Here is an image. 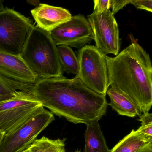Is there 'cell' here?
Wrapping results in <instances>:
<instances>
[{
  "mask_svg": "<svg viewBox=\"0 0 152 152\" xmlns=\"http://www.w3.org/2000/svg\"><path fill=\"white\" fill-rule=\"evenodd\" d=\"M30 92L53 114L75 124L99 121L106 113V96L91 89L75 77L39 79Z\"/></svg>",
  "mask_w": 152,
  "mask_h": 152,
  "instance_id": "1",
  "label": "cell"
},
{
  "mask_svg": "<svg viewBox=\"0 0 152 152\" xmlns=\"http://www.w3.org/2000/svg\"><path fill=\"white\" fill-rule=\"evenodd\" d=\"M110 87L130 99L141 114L152 105V66L149 54L134 40L116 56H105Z\"/></svg>",
  "mask_w": 152,
  "mask_h": 152,
  "instance_id": "2",
  "label": "cell"
},
{
  "mask_svg": "<svg viewBox=\"0 0 152 152\" xmlns=\"http://www.w3.org/2000/svg\"><path fill=\"white\" fill-rule=\"evenodd\" d=\"M20 56L39 79L63 76L56 45L49 32L37 26L31 31Z\"/></svg>",
  "mask_w": 152,
  "mask_h": 152,
  "instance_id": "3",
  "label": "cell"
},
{
  "mask_svg": "<svg viewBox=\"0 0 152 152\" xmlns=\"http://www.w3.org/2000/svg\"><path fill=\"white\" fill-rule=\"evenodd\" d=\"M43 107L31 92L17 91L10 98L0 101V129L10 135Z\"/></svg>",
  "mask_w": 152,
  "mask_h": 152,
  "instance_id": "4",
  "label": "cell"
},
{
  "mask_svg": "<svg viewBox=\"0 0 152 152\" xmlns=\"http://www.w3.org/2000/svg\"><path fill=\"white\" fill-rule=\"evenodd\" d=\"M79 71L75 77L95 92L106 96L109 87L105 56L95 46L85 45L78 53Z\"/></svg>",
  "mask_w": 152,
  "mask_h": 152,
  "instance_id": "5",
  "label": "cell"
},
{
  "mask_svg": "<svg viewBox=\"0 0 152 152\" xmlns=\"http://www.w3.org/2000/svg\"><path fill=\"white\" fill-rule=\"evenodd\" d=\"M34 25L30 18L12 9L0 11V49L19 56Z\"/></svg>",
  "mask_w": 152,
  "mask_h": 152,
  "instance_id": "6",
  "label": "cell"
},
{
  "mask_svg": "<svg viewBox=\"0 0 152 152\" xmlns=\"http://www.w3.org/2000/svg\"><path fill=\"white\" fill-rule=\"evenodd\" d=\"M55 119L51 112L42 107L15 131L5 135L0 145V152H21L28 148Z\"/></svg>",
  "mask_w": 152,
  "mask_h": 152,
  "instance_id": "7",
  "label": "cell"
},
{
  "mask_svg": "<svg viewBox=\"0 0 152 152\" xmlns=\"http://www.w3.org/2000/svg\"><path fill=\"white\" fill-rule=\"evenodd\" d=\"M93 33L95 47L103 55L117 56L120 49L118 24L110 10L102 14L93 12L88 16Z\"/></svg>",
  "mask_w": 152,
  "mask_h": 152,
  "instance_id": "8",
  "label": "cell"
},
{
  "mask_svg": "<svg viewBox=\"0 0 152 152\" xmlns=\"http://www.w3.org/2000/svg\"><path fill=\"white\" fill-rule=\"evenodd\" d=\"M50 34L57 46L64 45L80 48L93 40L89 23L81 15L72 16L70 20L60 25Z\"/></svg>",
  "mask_w": 152,
  "mask_h": 152,
  "instance_id": "9",
  "label": "cell"
},
{
  "mask_svg": "<svg viewBox=\"0 0 152 152\" xmlns=\"http://www.w3.org/2000/svg\"><path fill=\"white\" fill-rule=\"evenodd\" d=\"M0 77L13 83L18 91L29 92L39 79L20 55H13L1 49Z\"/></svg>",
  "mask_w": 152,
  "mask_h": 152,
  "instance_id": "10",
  "label": "cell"
},
{
  "mask_svg": "<svg viewBox=\"0 0 152 152\" xmlns=\"http://www.w3.org/2000/svg\"><path fill=\"white\" fill-rule=\"evenodd\" d=\"M31 14L37 27L49 33L70 20L72 17L70 12L65 9L43 3L32 10Z\"/></svg>",
  "mask_w": 152,
  "mask_h": 152,
  "instance_id": "11",
  "label": "cell"
},
{
  "mask_svg": "<svg viewBox=\"0 0 152 152\" xmlns=\"http://www.w3.org/2000/svg\"><path fill=\"white\" fill-rule=\"evenodd\" d=\"M85 145L83 152H109L99 121L86 124Z\"/></svg>",
  "mask_w": 152,
  "mask_h": 152,
  "instance_id": "12",
  "label": "cell"
},
{
  "mask_svg": "<svg viewBox=\"0 0 152 152\" xmlns=\"http://www.w3.org/2000/svg\"><path fill=\"white\" fill-rule=\"evenodd\" d=\"M107 94L110 99L108 104L118 114L129 117L141 115L133 102L126 96L110 87Z\"/></svg>",
  "mask_w": 152,
  "mask_h": 152,
  "instance_id": "13",
  "label": "cell"
},
{
  "mask_svg": "<svg viewBox=\"0 0 152 152\" xmlns=\"http://www.w3.org/2000/svg\"><path fill=\"white\" fill-rule=\"evenodd\" d=\"M152 140L140 135L135 130L121 140L109 152H137Z\"/></svg>",
  "mask_w": 152,
  "mask_h": 152,
  "instance_id": "14",
  "label": "cell"
},
{
  "mask_svg": "<svg viewBox=\"0 0 152 152\" xmlns=\"http://www.w3.org/2000/svg\"><path fill=\"white\" fill-rule=\"evenodd\" d=\"M59 61L63 72L77 75L79 71V60L72 48L68 46H57Z\"/></svg>",
  "mask_w": 152,
  "mask_h": 152,
  "instance_id": "15",
  "label": "cell"
},
{
  "mask_svg": "<svg viewBox=\"0 0 152 152\" xmlns=\"http://www.w3.org/2000/svg\"><path fill=\"white\" fill-rule=\"evenodd\" d=\"M66 138L50 139L43 136L35 140L29 149L31 152H66Z\"/></svg>",
  "mask_w": 152,
  "mask_h": 152,
  "instance_id": "16",
  "label": "cell"
},
{
  "mask_svg": "<svg viewBox=\"0 0 152 152\" xmlns=\"http://www.w3.org/2000/svg\"><path fill=\"white\" fill-rule=\"evenodd\" d=\"M141 125L136 132L148 139L152 140V114L144 113L140 116Z\"/></svg>",
  "mask_w": 152,
  "mask_h": 152,
  "instance_id": "17",
  "label": "cell"
},
{
  "mask_svg": "<svg viewBox=\"0 0 152 152\" xmlns=\"http://www.w3.org/2000/svg\"><path fill=\"white\" fill-rule=\"evenodd\" d=\"M17 91L18 89L14 84L0 77V101L10 98Z\"/></svg>",
  "mask_w": 152,
  "mask_h": 152,
  "instance_id": "18",
  "label": "cell"
},
{
  "mask_svg": "<svg viewBox=\"0 0 152 152\" xmlns=\"http://www.w3.org/2000/svg\"><path fill=\"white\" fill-rule=\"evenodd\" d=\"M94 11L98 14H102L110 10L111 8V0H95Z\"/></svg>",
  "mask_w": 152,
  "mask_h": 152,
  "instance_id": "19",
  "label": "cell"
},
{
  "mask_svg": "<svg viewBox=\"0 0 152 152\" xmlns=\"http://www.w3.org/2000/svg\"><path fill=\"white\" fill-rule=\"evenodd\" d=\"M131 4L138 9L144 10L152 12V0H131Z\"/></svg>",
  "mask_w": 152,
  "mask_h": 152,
  "instance_id": "20",
  "label": "cell"
},
{
  "mask_svg": "<svg viewBox=\"0 0 152 152\" xmlns=\"http://www.w3.org/2000/svg\"><path fill=\"white\" fill-rule=\"evenodd\" d=\"M131 0H111V8L112 14L114 15L119 10L130 3Z\"/></svg>",
  "mask_w": 152,
  "mask_h": 152,
  "instance_id": "21",
  "label": "cell"
},
{
  "mask_svg": "<svg viewBox=\"0 0 152 152\" xmlns=\"http://www.w3.org/2000/svg\"><path fill=\"white\" fill-rule=\"evenodd\" d=\"M137 152H152V142L147 144Z\"/></svg>",
  "mask_w": 152,
  "mask_h": 152,
  "instance_id": "22",
  "label": "cell"
},
{
  "mask_svg": "<svg viewBox=\"0 0 152 152\" xmlns=\"http://www.w3.org/2000/svg\"><path fill=\"white\" fill-rule=\"evenodd\" d=\"M5 135H6L5 132L0 129V145L1 144Z\"/></svg>",
  "mask_w": 152,
  "mask_h": 152,
  "instance_id": "23",
  "label": "cell"
},
{
  "mask_svg": "<svg viewBox=\"0 0 152 152\" xmlns=\"http://www.w3.org/2000/svg\"><path fill=\"white\" fill-rule=\"evenodd\" d=\"M3 2V1H0V11L3 10L5 8L4 6H3V4H2Z\"/></svg>",
  "mask_w": 152,
  "mask_h": 152,
  "instance_id": "24",
  "label": "cell"
},
{
  "mask_svg": "<svg viewBox=\"0 0 152 152\" xmlns=\"http://www.w3.org/2000/svg\"><path fill=\"white\" fill-rule=\"evenodd\" d=\"M31 152V151L29 150V148H26V149H24V150L22 151V152Z\"/></svg>",
  "mask_w": 152,
  "mask_h": 152,
  "instance_id": "25",
  "label": "cell"
},
{
  "mask_svg": "<svg viewBox=\"0 0 152 152\" xmlns=\"http://www.w3.org/2000/svg\"><path fill=\"white\" fill-rule=\"evenodd\" d=\"M75 152H81V150L77 149V150H76Z\"/></svg>",
  "mask_w": 152,
  "mask_h": 152,
  "instance_id": "26",
  "label": "cell"
}]
</instances>
